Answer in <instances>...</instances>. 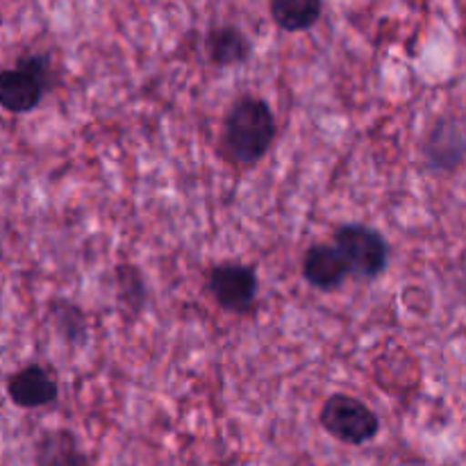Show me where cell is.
<instances>
[{"mask_svg": "<svg viewBox=\"0 0 466 466\" xmlns=\"http://www.w3.org/2000/svg\"><path fill=\"white\" fill-rule=\"evenodd\" d=\"M48 86V59L27 55L0 76V103L9 114H27L39 105Z\"/></svg>", "mask_w": 466, "mask_h": 466, "instance_id": "obj_3", "label": "cell"}, {"mask_svg": "<svg viewBox=\"0 0 466 466\" xmlns=\"http://www.w3.org/2000/svg\"><path fill=\"white\" fill-rule=\"evenodd\" d=\"M441 150H451V155L460 162L466 146L455 127H449V130L446 127H435V132L431 137V144H428V157H431L432 164L441 157Z\"/></svg>", "mask_w": 466, "mask_h": 466, "instance_id": "obj_11", "label": "cell"}, {"mask_svg": "<svg viewBox=\"0 0 466 466\" xmlns=\"http://www.w3.org/2000/svg\"><path fill=\"white\" fill-rule=\"evenodd\" d=\"M205 50H208V57L217 66H237V64H244L250 57V41L237 27L221 25L208 32Z\"/></svg>", "mask_w": 466, "mask_h": 466, "instance_id": "obj_8", "label": "cell"}, {"mask_svg": "<svg viewBox=\"0 0 466 466\" xmlns=\"http://www.w3.org/2000/svg\"><path fill=\"white\" fill-rule=\"evenodd\" d=\"M349 273V264L337 246L317 244L305 253L303 276L317 289H335Z\"/></svg>", "mask_w": 466, "mask_h": 466, "instance_id": "obj_7", "label": "cell"}, {"mask_svg": "<svg viewBox=\"0 0 466 466\" xmlns=\"http://www.w3.org/2000/svg\"><path fill=\"white\" fill-rule=\"evenodd\" d=\"M271 18L285 32L309 30L321 18V0H271Z\"/></svg>", "mask_w": 466, "mask_h": 466, "instance_id": "obj_10", "label": "cell"}, {"mask_svg": "<svg viewBox=\"0 0 466 466\" xmlns=\"http://www.w3.org/2000/svg\"><path fill=\"white\" fill-rule=\"evenodd\" d=\"M35 466H91L68 431H53L36 446Z\"/></svg>", "mask_w": 466, "mask_h": 466, "instance_id": "obj_9", "label": "cell"}, {"mask_svg": "<svg viewBox=\"0 0 466 466\" xmlns=\"http://www.w3.org/2000/svg\"><path fill=\"white\" fill-rule=\"evenodd\" d=\"M335 246L344 255L349 271L353 276L371 280L385 271L390 248H387L385 237L373 228L360 226V223L337 228Z\"/></svg>", "mask_w": 466, "mask_h": 466, "instance_id": "obj_4", "label": "cell"}, {"mask_svg": "<svg viewBox=\"0 0 466 466\" xmlns=\"http://www.w3.org/2000/svg\"><path fill=\"white\" fill-rule=\"evenodd\" d=\"M403 466H423V464H419V462H412V464H403Z\"/></svg>", "mask_w": 466, "mask_h": 466, "instance_id": "obj_12", "label": "cell"}, {"mask_svg": "<svg viewBox=\"0 0 466 466\" xmlns=\"http://www.w3.org/2000/svg\"><path fill=\"white\" fill-rule=\"evenodd\" d=\"M7 394L18 408H44L57 399V382L39 364L18 369L7 380Z\"/></svg>", "mask_w": 466, "mask_h": 466, "instance_id": "obj_6", "label": "cell"}, {"mask_svg": "<svg viewBox=\"0 0 466 466\" xmlns=\"http://www.w3.org/2000/svg\"><path fill=\"white\" fill-rule=\"evenodd\" d=\"M276 139V116L267 100L244 96L230 107L223 127L228 153L239 164H255Z\"/></svg>", "mask_w": 466, "mask_h": 466, "instance_id": "obj_1", "label": "cell"}, {"mask_svg": "<svg viewBox=\"0 0 466 466\" xmlns=\"http://www.w3.org/2000/svg\"><path fill=\"white\" fill-rule=\"evenodd\" d=\"M209 291L228 312H246L258 296V276L241 264H221L209 276Z\"/></svg>", "mask_w": 466, "mask_h": 466, "instance_id": "obj_5", "label": "cell"}, {"mask_svg": "<svg viewBox=\"0 0 466 466\" xmlns=\"http://www.w3.org/2000/svg\"><path fill=\"white\" fill-rule=\"evenodd\" d=\"M319 421L328 435L350 446L367 444L380 431V421L373 410L349 394L330 396L323 403Z\"/></svg>", "mask_w": 466, "mask_h": 466, "instance_id": "obj_2", "label": "cell"}]
</instances>
